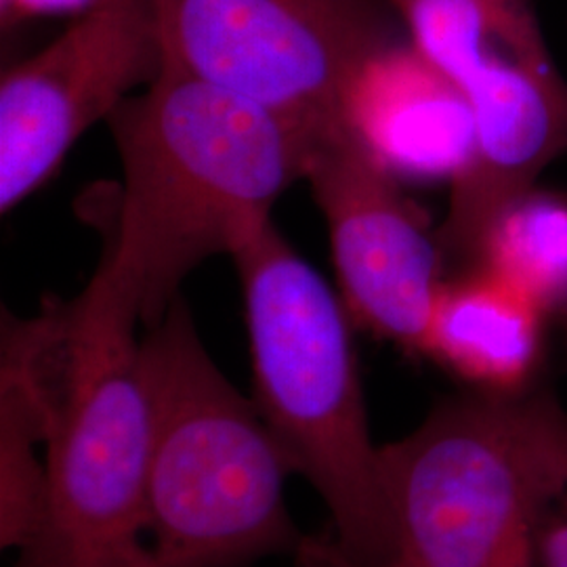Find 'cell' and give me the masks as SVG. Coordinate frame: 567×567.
<instances>
[{"mask_svg": "<svg viewBox=\"0 0 567 567\" xmlns=\"http://www.w3.org/2000/svg\"><path fill=\"white\" fill-rule=\"evenodd\" d=\"M305 182L324 215L337 280L353 324L425 355L446 282L437 231L386 168L339 126L320 137Z\"/></svg>", "mask_w": 567, "mask_h": 567, "instance_id": "obj_9", "label": "cell"}, {"mask_svg": "<svg viewBox=\"0 0 567 567\" xmlns=\"http://www.w3.org/2000/svg\"><path fill=\"white\" fill-rule=\"evenodd\" d=\"M534 567H567V421L548 458L532 527Z\"/></svg>", "mask_w": 567, "mask_h": 567, "instance_id": "obj_13", "label": "cell"}, {"mask_svg": "<svg viewBox=\"0 0 567 567\" xmlns=\"http://www.w3.org/2000/svg\"><path fill=\"white\" fill-rule=\"evenodd\" d=\"M164 68L324 135L377 51L405 30L391 0H152Z\"/></svg>", "mask_w": 567, "mask_h": 567, "instance_id": "obj_7", "label": "cell"}, {"mask_svg": "<svg viewBox=\"0 0 567 567\" xmlns=\"http://www.w3.org/2000/svg\"><path fill=\"white\" fill-rule=\"evenodd\" d=\"M110 0H0L2 28L41 18H82Z\"/></svg>", "mask_w": 567, "mask_h": 567, "instance_id": "obj_14", "label": "cell"}, {"mask_svg": "<svg viewBox=\"0 0 567 567\" xmlns=\"http://www.w3.org/2000/svg\"><path fill=\"white\" fill-rule=\"evenodd\" d=\"M152 405L145 532L152 567H236L297 550L292 465L255 402L208 355L182 297L140 344Z\"/></svg>", "mask_w": 567, "mask_h": 567, "instance_id": "obj_4", "label": "cell"}, {"mask_svg": "<svg viewBox=\"0 0 567 567\" xmlns=\"http://www.w3.org/2000/svg\"><path fill=\"white\" fill-rule=\"evenodd\" d=\"M473 267L515 286L550 320H566V194L534 185L508 200L487 225Z\"/></svg>", "mask_w": 567, "mask_h": 567, "instance_id": "obj_12", "label": "cell"}, {"mask_svg": "<svg viewBox=\"0 0 567 567\" xmlns=\"http://www.w3.org/2000/svg\"><path fill=\"white\" fill-rule=\"evenodd\" d=\"M412 47L465 95L475 152L452 183L437 243L446 265L475 264L496 213L567 154V79L534 0H391Z\"/></svg>", "mask_w": 567, "mask_h": 567, "instance_id": "obj_6", "label": "cell"}, {"mask_svg": "<svg viewBox=\"0 0 567 567\" xmlns=\"http://www.w3.org/2000/svg\"><path fill=\"white\" fill-rule=\"evenodd\" d=\"M107 124L122 192L100 267L145 328L163 320L198 265L234 257L271 224L274 204L305 179L326 135L171 68Z\"/></svg>", "mask_w": 567, "mask_h": 567, "instance_id": "obj_1", "label": "cell"}, {"mask_svg": "<svg viewBox=\"0 0 567 567\" xmlns=\"http://www.w3.org/2000/svg\"><path fill=\"white\" fill-rule=\"evenodd\" d=\"M255 404L292 471L318 489L337 545L360 566L395 561L381 447L372 444L351 313L271 224L234 257Z\"/></svg>", "mask_w": 567, "mask_h": 567, "instance_id": "obj_3", "label": "cell"}, {"mask_svg": "<svg viewBox=\"0 0 567 567\" xmlns=\"http://www.w3.org/2000/svg\"><path fill=\"white\" fill-rule=\"evenodd\" d=\"M137 324V303L97 267L74 301L13 328L9 351L51 416L41 524L16 567H152Z\"/></svg>", "mask_w": 567, "mask_h": 567, "instance_id": "obj_2", "label": "cell"}, {"mask_svg": "<svg viewBox=\"0 0 567 567\" xmlns=\"http://www.w3.org/2000/svg\"><path fill=\"white\" fill-rule=\"evenodd\" d=\"M299 567H370L353 564L343 550L337 545L334 538H318V536H303L299 547L295 550ZM379 567H405L398 559Z\"/></svg>", "mask_w": 567, "mask_h": 567, "instance_id": "obj_15", "label": "cell"}, {"mask_svg": "<svg viewBox=\"0 0 567 567\" xmlns=\"http://www.w3.org/2000/svg\"><path fill=\"white\" fill-rule=\"evenodd\" d=\"M566 421L548 389L466 391L381 447L395 559L405 567H534L538 494Z\"/></svg>", "mask_w": 567, "mask_h": 567, "instance_id": "obj_5", "label": "cell"}, {"mask_svg": "<svg viewBox=\"0 0 567 567\" xmlns=\"http://www.w3.org/2000/svg\"><path fill=\"white\" fill-rule=\"evenodd\" d=\"M547 313L482 267L447 278L426 334L425 355L487 395L534 389L545 360Z\"/></svg>", "mask_w": 567, "mask_h": 567, "instance_id": "obj_11", "label": "cell"}, {"mask_svg": "<svg viewBox=\"0 0 567 567\" xmlns=\"http://www.w3.org/2000/svg\"><path fill=\"white\" fill-rule=\"evenodd\" d=\"M343 122L395 179L452 185L475 152V122L465 95L408 37L360 68L344 93Z\"/></svg>", "mask_w": 567, "mask_h": 567, "instance_id": "obj_10", "label": "cell"}, {"mask_svg": "<svg viewBox=\"0 0 567 567\" xmlns=\"http://www.w3.org/2000/svg\"><path fill=\"white\" fill-rule=\"evenodd\" d=\"M163 68L152 0H110L11 65L0 81L2 213L49 182L72 145Z\"/></svg>", "mask_w": 567, "mask_h": 567, "instance_id": "obj_8", "label": "cell"}]
</instances>
